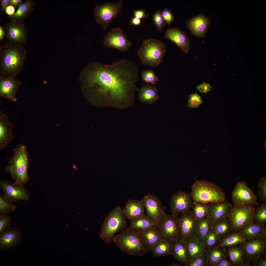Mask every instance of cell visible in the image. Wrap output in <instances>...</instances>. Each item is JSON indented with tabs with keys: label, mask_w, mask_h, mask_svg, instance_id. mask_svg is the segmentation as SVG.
<instances>
[{
	"label": "cell",
	"mask_w": 266,
	"mask_h": 266,
	"mask_svg": "<svg viewBox=\"0 0 266 266\" xmlns=\"http://www.w3.org/2000/svg\"><path fill=\"white\" fill-rule=\"evenodd\" d=\"M247 240V239L238 231H233L222 238L216 245L221 248L242 244Z\"/></svg>",
	"instance_id": "32"
},
{
	"label": "cell",
	"mask_w": 266,
	"mask_h": 266,
	"mask_svg": "<svg viewBox=\"0 0 266 266\" xmlns=\"http://www.w3.org/2000/svg\"><path fill=\"white\" fill-rule=\"evenodd\" d=\"M11 217L6 215H0V234L4 233L11 227Z\"/></svg>",
	"instance_id": "45"
},
{
	"label": "cell",
	"mask_w": 266,
	"mask_h": 266,
	"mask_svg": "<svg viewBox=\"0 0 266 266\" xmlns=\"http://www.w3.org/2000/svg\"><path fill=\"white\" fill-rule=\"evenodd\" d=\"M21 84V82L15 78L0 74V97L12 102H16V94Z\"/></svg>",
	"instance_id": "18"
},
{
	"label": "cell",
	"mask_w": 266,
	"mask_h": 266,
	"mask_svg": "<svg viewBox=\"0 0 266 266\" xmlns=\"http://www.w3.org/2000/svg\"><path fill=\"white\" fill-rule=\"evenodd\" d=\"M5 32L2 26H0V40H2L4 36Z\"/></svg>",
	"instance_id": "58"
},
{
	"label": "cell",
	"mask_w": 266,
	"mask_h": 266,
	"mask_svg": "<svg viewBox=\"0 0 266 266\" xmlns=\"http://www.w3.org/2000/svg\"><path fill=\"white\" fill-rule=\"evenodd\" d=\"M113 241L122 251L131 255L142 256L149 251L143 244L138 231L130 227L116 235Z\"/></svg>",
	"instance_id": "5"
},
{
	"label": "cell",
	"mask_w": 266,
	"mask_h": 266,
	"mask_svg": "<svg viewBox=\"0 0 266 266\" xmlns=\"http://www.w3.org/2000/svg\"><path fill=\"white\" fill-rule=\"evenodd\" d=\"M206 252L208 256V266H215L222 258L228 257L227 250L216 246L206 249Z\"/></svg>",
	"instance_id": "33"
},
{
	"label": "cell",
	"mask_w": 266,
	"mask_h": 266,
	"mask_svg": "<svg viewBox=\"0 0 266 266\" xmlns=\"http://www.w3.org/2000/svg\"><path fill=\"white\" fill-rule=\"evenodd\" d=\"M241 244L246 252V266H251V263L266 255V236L247 240Z\"/></svg>",
	"instance_id": "12"
},
{
	"label": "cell",
	"mask_w": 266,
	"mask_h": 266,
	"mask_svg": "<svg viewBox=\"0 0 266 266\" xmlns=\"http://www.w3.org/2000/svg\"><path fill=\"white\" fill-rule=\"evenodd\" d=\"M21 0H10L9 5L13 6L15 7L19 6L22 3Z\"/></svg>",
	"instance_id": "57"
},
{
	"label": "cell",
	"mask_w": 266,
	"mask_h": 266,
	"mask_svg": "<svg viewBox=\"0 0 266 266\" xmlns=\"http://www.w3.org/2000/svg\"><path fill=\"white\" fill-rule=\"evenodd\" d=\"M170 266H181V264L178 263L173 262L172 263L169 265Z\"/></svg>",
	"instance_id": "59"
},
{
	"label": "cell",
	"mask_w": 266,
	"mask_h": 266,
	"mask_svg": "<svg viewBox=\"0 0 266 266\" xmlns=\"http://www.w3.org/2000/svg\"><path fill=\"white\" fill-rule=\"evenodd\" d=\"M123 0L116 3H107L96 5L94 9L95 17L97 23L105 30L109 27L111 22L116 18L121 11Z\"/></svg>",
	"instance_id": "8"
},
{
	"label": "cell",
	"mask_w": 266,
	"mask_h": 266,
	"mask_svg": "<svg viewBox=\"0 0 266 266\" xmlns=\"http://www.w3.org/2000/svg\"><path fill=\"white\" fill-rule=\"evenodd\" d=\"M173 243L172 255L181 264L187 266L189 255L186 242L179 239Z\"/></svg>",
	"instance_id": "29"
},
{
	"label": "cell",
	"mask_w": 266,
	"mask_h": 266,
	"mask_svg": "<svg viewBox=\"0 0 266 266\" xmlns=\"http://www.w3.org/2000/svg\"><path fill=\"white\" fill-rule=\"evenodd\" d=\"M27 52L22 44L9 42L0 47V74L15 78L21 72Z\"/></svg>",
	"instance_id": "2"
},
{
	"label": "cell",
	"mask_w": 266,
	"mask_h": 266,
	"mask_svg": "<svg viewBox=\"0 0 266 266\" xmlns=\"http://www.w3.org/2000/svg\"><path fill=\"white\" fill-rule=\"evenodd\" d=\"M34 1L28 0L21 4L17 10L12 16H8L12 20L20 23L27 17L33 11L34 7Z\"/></svg>",
	"instance_id": "31"
},
{
	"label": "cell",
	"mask_w": 266,
	"mask_h": 266,
	"mask_svg": "<svg viewBox=\"0 0 266 266\" xmlns=\"http://www.w3.org/2000/svg\"><path fill=\"white\" fill-rule=\"evenodd\" d=\"M173 243L162 239L154 246L151 251L153 257L167 256L172 255Z\"/></svg>",
	"instance_id": "34"
},
{
	"label": "cell",
	"mask_w": 266,
	"mask_h": 266,
	"mask_svg": "<svg viewBox=\"0 0 266 266\" xmlns=\"http://www.w3.org/2000/svg\"><path fill=\"white\" fill-rule=\"evenodd\" d=\"M141 77L143 80L147 84H155L159 81V78L154 71L151 69H145L142 71Z\"/></svg>",
	"instance_id": "43"
},
{
	"label": "cell",
	"mask_w": 266,
	"mask_h": 266,
	"mask_svg": "<svg viewBox=\"0 0 266 266\" xmlns=\"http://www.w3.org/2000/svg\"><path fill=\"white\" fill-rule=\"evenodd\" d=\"M161 12L162 16L165 23L170 25L174 19V16L171 11L169 9L166 8Z\"/></svg>",
	"instance_id": "49"
},
{
	"label": "cell",
	"mask_w": 266,
	"mask_h": 266,
	"mask_svg": "<svg viewBox=\"0 0 266 266\" xmlns=\"http://www.w3.org/2000/svg\"><path fill=\"white\" fill-rule=\"evenodd\" d=\"M191 198L190 194L182 191L174 194L169 203L171 215L177 216L179 214L190 210L192 206Z\"/></svg>",
	"instance_id": "16"
},
{
	"label": "cell",
	"mask_w": 266,
	"mask_h": 266,
	"mask_svg": "<svg viewBox=\"0 0 266 266\" xmlns=\"http://www.w3.org/2000/svg\"><path fill=\"white\" fill-rule=\"evenodd\" d=\"M102 43L107 47L116 49L122 52L128 50L132 45L123 30L119 27L113 28L108 32Z\"/></svg>",
	"instance_id": "13"
},
{
	"label": "cell",
	"mask_w": 266,
	"mask_h": 266,
	"mask_svg": "<svg viewBox=\"0 0 266 266\" xmlns=\"http://www.w3.org/2000/svg\"><path fill=\"white\" fill-rule=\"evenodd\" d=\"M253 220L260 225H265L266 222V203H264L259 206L255 211Z\"/></svg>",
	"instance_id": "42"
},
{
	"label": "cell",
	"mask_w": 266,
	"mask_h": 266,
	"mask_svg": "<svg viewBox=\"0 0 266 266\" xmlns=\"http://www.w3.org/2000/svg\"><path fill=\"white\" fill-rule=\"evenodd\" d=\"M17 206L0 194V215H6L14 212Z\"/></svg>",
	"instance_id": "41"
},
{
	"label": "cell",
	"mask_w": 266,
	"mask_h": 266,
	"mask_svg": "<svg viewBox=\"0 0 266 266\" xmlns=\"http://www.w3.org/2000/svg\"><path fill=\"white\" fill-rule=\"evenodd\" d=\"M188 106L192 108H198L203 102L201 96L196 93L189 95Z\"/></svg>",
	"instance_id": "46"
},
{
	"label": "cell",
	"mask_w": 266,
	"mask_h": 266,
	"mask_svg": "<svg viewBox=\"0 0 266 266\" xmlns=\"http://www.w3.org/2000/svg\"><path fill=\"white\" fill-rule=\"evenodd\" d=\"M144 245L149 251H151L154 245L163 239L159 226L154 225L145 230L138 231Z\"/></svg>",
	"instance_id": "23"
},
{
	"label": "cell",
	"mask_w": 266,
	"mask_h": 266,
	"mask_svg": "<svg viewBox=\"0 0 266 266\" xmlns=\"http://www.w3.org/2000/svg\"><path fill=\"white\" fill-rule=\"evenodd\" d=\"M13 123L6 113L0 110V150L5 148L14 138Z\"/></svg>",
	"instance_id": "20"
},
{
	"label": "cell",
	"mask_w": 266,
	"mask_h": 266,
	"mask_svg": "<svg viewBox=\"0 0 266 266\" xmlns=\"http://www.w3.org/2000/svg\"><path fill=\"white\" fill-rule=\"evenodd\" d=\"M10 0H0L1 12L5 11L6 7L9 5Z\"/></svg>",
	"instance_id": "56"
},
{
	"label": "cell",
	"mask_w": 266,
	"mask_h": 266,
	"mask_svg": "<svg viewBox=\"0 0 266 266\" xmlns=\"http://www.w3.org/2000/svg\"><path fill=\"white\" fill-rule=\"evenodd\" d=\"M0 188L3 192L4 197L13 203L21 200L28 201L30 199L29 192L24 185L19 183L10 182L2 179L0 181Z\"/></svg>",
	"instance_id": "11"
},
{
	"label": "cell",
	"mask_w": 266,
	"mask_h": 266,
	"mask_svg": "<svg viewBox=\"0 0 266 266\" xmlns=\"http://www.w3.org/2000/svg\"><path fill=\"white\" fill-rule=\"evenodd\" d=\"M181 214L179 220L180 239L186 242L194 237L198 220L190 210Z\"/></svg>",
	"instance_id": "17"
},
{
	"label": "cell",
	"mask_w": 266,
	"mask_h": 266,
	"mask_svg": "<svg viewBox=\"0 0 266 266\" xmlns=\"http://www.w3.org/2000/svg\"><path fill=\"white\" fill-rule=\"evenodd\" d=\"M142 200L146 209L147 215L159 225L166 214L162 202L157 197L150 194L144 196Z\"/></svg>",
	"instance_id": "15"
},
{
	"label": "cell",
	"mask_w": 266,
	"mask_h": 266,
	"mask_svg": "<svg viewBox=\"0 0 266 266\" xmlns=\"http://www.w3.org/2000/svg\"><path fill=\"white\" fill-rule=\"evenodd\" d=\"M222 238L211 227L204 238L203 245L205 249L216 246Z\"/></svg>",
	"instance_id": "40"
},
{
	"label": "cell",
	"mask_w": 266,
	"mask_h": 266,
	"mask_svg": "<svg viewBox=\"0 0 266 266\" xmlns=\"http://www.w3.org/2000/svg\"><path fill=\"white\" fill-rule=\"evenodd\" d=\"M166 51L164 42L155 39L148 38L143 41L137 53L142 64L156 67L162 63Z\"/></svg>",
	"instance_id": "6"
},
{
	"label": "cell",
	"mask_w": 266,
	"mask_h": 266,
	"mask_svg": "<svg viewBox=\"0 0 266 266\" xmlns=\"http://www.w3.org/2000/svg\"><path fill=\"white\" fill-rule=\"evenodd\" d=\"M146 12V10H144L143 9L134 10V17L140 20L146 18L148 17V15Z\"/></svg>",
	"instance_id": "51"
},
{
	"label": "cell",
	"mask_w": 266,
	"mask_h": 266,
	"mask_svg": "<svg viewBox=\"0 0 266 266\" xmlns=\"http://www.w3.org/2000/svg\"><path fill=\"white\" fill-rule=\"evenodd\" d=\"M13 152L5 169L15 182L24 185L30 179L28 173L30 160L27 146L25 144H19L14 149Z\"/></svg>",
	"instance_id": "3"
},
{
	"label": "cell",
	"mask_w": 266,
	"mask_h": 266,
	"mask_svg": "<svg viewBox=\"0 0 266 266\" xmlns=\"http://www.w3.org/2000/svg\"><path fill=\"white\" fill-rule=\"evenodd\" d=\"M125 219L121 207H116L104 220L100 230V238L107 243L113 241L116 233L126 226Z\"/></svg>",
	"instance_id": "7"
},
{
	"label": "cell",
	"mask_w": 266,
	"mask_h": 266,
	"mask_svg": "<svg viewBox=\"0 0 266 266\" xmlns=\"http://www.w3.org/2000/svg\"><path fill=\"white\" fill-rule=\"evenodd\" d=\"M257 187L259 189L258 195L264 203H266V178L263 177L258 182Z\"/></svg>",
	"instance_id": "47"
},
{
	"label": "cell",
	"mask_w": 266,
	"mask_h": 266,
	"mask_svg": "<svg viewBox=\"0 0 266 266\" xmlns=\"http://www.w3.org/2000/svg\"><path fill=\"white\" fill-rule=\"evenodd\" d=\"M231 194L234 206L258 205L256 195L245 181L237 182Z\"/></svg>",
	"instance_id": "10"
},
{
	"label": "cell",
	"mask_w": 266,
	"mask_h": 266,
	"mask_svg": "<svg viewBox=\"0 0 266 266\" xmlns=\"http://www.w3.org/2000/svg\"><path fill=\"white\" fill-rule=\"evenodd\" d=\"M210 22L209 18L202 14L190 19L187 25L192 34L199 37H204Z\"/></svg>",
	"instance_id": "24"
},
{
	"label": "cell",
	"mask_w": 266,
	"mask_h": 266,
	"mask_svg": "<svg viewBox=\"0 0 266 266\" xmlns=\"http://www.w3.org/2000/svg\"><path fill=\"white\" fill-rule=\"evenodd\" d=\"M208 256L205 252L189 263L187 266H208Z\"/></svg>",
	"instance_id": "44"
},
{
	"label": "cell",
	"mask_w": 266,
	"mask_h": 266,
	"mask_svg": "<svg viewBox=\"0 0 266 266\" xmlns=\"http://www.w3.org/2000/svg\"><path fill=\"white\" fill-rule=\"evenodd\" d=\"M253 266H266V255H264L252 263Z\"/></svg>",
	"instance_id": "52"
},
{
	"label": "cell",
	"mask_w": 266,
	"mask_h": 266,
	"mask_svg": "<svg viewBox=\"0 0 266 266\" xmlns=\"http://www.w3.org/2000/svg\"><path fill=\"white\" fill-rule=\"evenodd\" d=\"M194 202L207 204L226 200L222 189L216 184L204 180L196 181L191 187L190 194Z\"/></svg>",
	"instance_id": "4"
},
{
	"label": "cell",
	"mask_w": 266,
	"mask_h": 266,
	"mask_svg": "<svg viewBox=\"0 0 266 266\" xmlns=\"http://www.w3.org/2000/svg\"><path fill=\"white\" fill-rule=\"evenodd\" d=\"M211 225V221L207 216L202 219L198 220L194 237L203 244Z\"/></svg>",
	"instance_id": "36"
},
{
	"label": "cell",
	"mask_w": 266,
	"mask_h": 266,
	"mask_svg": "<svg viewBox=\"0 0 266 266\" xmlns=\"http://www.w3.org/2000/svg\"><path fill=\"white\" fill-rule=\"evenodd\" d=\"M186 243L189 255V263L206 252V249L203 244L194 237L187 241Z\"/></svg>",
	"instance_id": "35"
},
{
	"label": "cell",
	"mask_w": 266,
	"mask_h": 266,
	"mask_svg": "<svg viewBox=\"0 0 266 266\" xmlns=\"http://www.w3.org/2000/svg\"><path fill=\"white\" fill-rule=\"evenodd\" d=\"M23 233L15 227H11L0 234V251L8 250L16 247L21 242Z\"/></svg>",
	"instance_id": "21"
},
{
	"label": "cell",
	"mask_w": 266,
	"mask_h": 266,
	"mask_svg": "<svg viewBox=\"0 0 266 266\" xmlns=\"http://www.w3.org/2000/svg\"><path fill=\"white\" fill-rule=\"evenodd\" d=\"M255 211L252 205H245L234 206L229 211L227 217L233 231H237L244 226L254 221Z\"/></svg>",
	"instance_id": "9"
},
{
	"label": "cell",
	"mask_w": 266,
	"mask_h": 266,
	"mask_svg": "<svg viewBox=\"0 0 266 266\" xmlns=\"http://www.w3.org/2000/svg\"><path fill=\"white\" fill-rule=\"evenodd\" d=\"M129 23L131 25L139 26L141 25V20L133 17L131 18Z\"/></svg>",
	"instance_id": "55"
},
{
	"label": "cell",
	"mask_w": 266,
	"mask_h": 266,
	"mask_svg": "<svg viewBox=\"0 0 266 266\" xmlns=\"http://www.w3.org/2000/svg\"><path fill=\"white\" fill-rule=\"evenodd\" d=\"M138 98L142 103L152 104L158 101L159 96L158 88L153 85L142 84L139 89H137Z\"/></svg>",
	"instance_id": "27"
},
{
	"label": "cell",
	"mask_w": 266,
	"mask_h": 266,
	"mask_svg": "<svg viewBox=\"0 0 266 266\" xmlns=\"http://www.w3.org/2000/svg\"><path fill=\"white\" fill-rule=\"evenodd\" d=\"M138 78L136 65L122 59L109 65L89 63L82 70L80 81L85 96L101 106L124 109L134 103Z\"/></svg>",
	"instance_id": "1"
},
{
	"label": "cell",
	"mask_w": 266,
	"mask_h": 266,
	"mask_svg": "<svg viewBox=\"0 0 266 266\" xmlns=\"http://www.w3.org/2000/svg\"><path fill=\"white\" fill-rule=\"evenodd\" d=\"M228 257L234 266H246V254L241 244L227 247Z\"/></svg>",
	"instance_id": "30"
},
{
	"label": "cell",
	"mask_w": 266,
	"mask_h": 266,
	"mask_svg": "<svg viewBox=\"0 0 266 266\" xmlns=\"http://www.w3.org/2000/svg\"><path fill=\"white\" fill-rule=\"evenodd\" d=\"M207 216L211 220L212 224L227 217L232 207L230 202L226 200L219 202L209 203L207 204Z\"/></svg>",
	"instance_id": "22"
},
{
	"label": "cell",
	"mask_w": 266,
	"mask_h": 266,
	"mask_svg": "<svg viewBox=\"0 0 266 266\" xmlns=\"http://www.w3.org/2000/svg\"><path fill=\"white\" fill-rule=\"evenodd\" d=\"M5 11L8 16H12L15 13V7L13 6L9 5L6 8Z\"/></svg>",
	"instance_id": "54"
},
{
	"label": "cell",
	"mask_w": 266,
	"mask_h": 266,
	"mask_svg": "<svg viewBox=\"0 0 266 266\" xmlns=\"http://www.w3.org/2000/svg\"><path fill=\"white\" fill-rule=\"evenodd\" d=\"M211 227L222 237L233 231L227 217L214 223Z\"/></svg>",
	"instance_id": "38"
},
{
	"label": "cell",
	"mask_w": 266,
	"mask_h": 266,
	"mask_svg": "<svg viewBox=\"0 0 266 266\" xmlns=\"http://www.w3.org/2000/svg\"><path fill=\"white\" fill-rule=\"evenodd\" d=\"M164 37L174 42L182 51L185 53L188 52L190 48V41L185 33L176 28L168 29L166 31Z\"/></svg>",
	"instance_id": "25"
},
{
	"label": "cell",
	"mask_w": 266,
	"mask_h": 266,
	"mask_svg": "<svg viewBox=\"0 0 266 266\" xmlns=\"http://www.w3.org/2000/svg\"><path fill=\"white\" fill-rule=\"evenodd\" d=\"M179 218L166 214L158 225L164 239L173 243L180 239Z\"/></svg>",
	"instance_id": "14"
},
{
	"label": "cell",
	"mask_w": 266,
	"mask_h": 266,
	"mask_svg": "<svg viewBox=\"0 0 266 266\" xmlns=\"http://www.w3.org/2000/svg\"><path fill=\"white\" fill-rule=\"evenodd\" d=\"M3 29L9 42L22 44L26 42L27 32L23 23L11 20L4 25Z\"/></svg>",
	"instance_id": "19"
},
{
	"label": "cell",
	"mask_w": 266,
	"mask_h": 266,
	"mask_svg": "<svg viewBox=\"0 0 266 266\" xmlns=\"http://www.w3.org/2000/svg\"><path fill=\"white\" fill-rule=\"evenodd\" d=\"M215 266H234L233 263L230 260L228 261L227 257H225L221 259Z\"/></svg>",
	"instance_id": "53"
},
{
	"label": "cell",
	"mask_w": 266,
	"mask_h": 266,
	"mask_svg": "<svg viewBox=\"0 0 266 266\" xmlns=\"http://www.w3.org/2000/svg\"><path fill=\"white\" fill-rule=\"evenodd\" d=\"M152 20L158 30L162 32L163 27L166 26V23L162 16L160 11L158 10L153 14Z\"/></svg>",
	"instance_id": "48"
},
{
	"label": "cell",
	"mask_w": 266,
	"mask_h": 266,
	"mask_svg": "<svg viewBox=\"0 0 266 266\" xmlns=\"http://www.w3.org/2000/svg\"><path fill=\"white\" fill-rule=\"evenodd\" d=\"M237 231L247 240L266 236V225H259L254 221L241 227Z\"/></svg>",
	"instance_id": "28"
},
{
	"label": "cell",
	"mask_w": 266,
	"mask_h": 266,
	"mask_svg": "<svg viewBox=\"0 0 266 266\" xmlns=\"http://www.w3.org/2000/svg\"><path fill=\"white\" fill-rule=\"evenodd\" d=\"M192 213L195 218L199 220L206 217L208 215L207 204L199 202H194L192 205Z\"/></svg>",
	"instance_id": "39"
},
{
	"label": "cell",
	"mask_w": 266,
	"mask_h": 266,
	"mask_svg": "<svg viewBox=\"0 0 266 266\" xmlns=\"http://www.w3.org/2000/svg\"><path fill=\"white\" fill-rule=\"evenodd\" d=\"M145 206L142 200H129L122 209L125 218L130 220L145 215Z\"/></svg>",
	"instance_id": "26"
},
{
	"label": "cell",
	"mask_w": 266,
	"mask_h": 266,
	"mask_svg": "<svg viewBox=\"0 0 266 266\" xmlns=\"http://www.w3.org/2000/svg\"><path fill=\"white\" fill-rule=\"evenodd\" d=\"M131 221L130 227L138 231L145 230L156 224L149 216L145 215Z\"/></svg>",
	"instance_id": "37"
},
{
	"label": "cell",
	"mask_w": 266,
	"mask_h": 266,
	"mask_svg": "<svg viewBox=\"0 0 266 266\" xmlns=\"http://www.w3.org/2000/svg\"><path fill=\"white\" fill-rule=\"evenodd\" d=\"M196 88L199 92L203 93H206L211 90L212 87L209 83L204 82L198 85Z\"/></svg>",
	"instance_id": "50"
}]
</instances>
